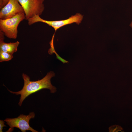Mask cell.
Returning a JSON list of instances; mask_svg holds the SVG:
<instances>
[{
    "label": "cell",
    "mask_w": 132,
    "mask_h": 132,
    "mask_svg": "<svg viewBox=\"0 0 132 132\" xmlns=\"http://www.w3.org/2000/svg\"><path fill=\"white\" fill-rule=\"evenodd\" d=\"M55 74L53 71L47 73L45 76L42 79L35 81L30 80L29 77L27 75L23 73L22 78L24 80V85L22 89L17 92H13L9 90L10 92L16 95H21L18 104L21 106L23 100L30 95L43 89H48L50 92L54 93L56 91V88L51 84V79L54 77Z\"/></svg>",
    "instance_id": "obj_1"
},
{
    "label": "cell",
    "mask_w": 132,
    "mask_h": 132,
    "mask_svg": "<svg viewBox=\"0 0 132 132\" xmlns=\"http://www.w3.org/2000/svg\"><path fill=\"white\" fill-rule=\"evenodd\" d=\"M25 19L24 12L10 18L0 19V31L10 39H16L17 36L18 27L20 22Z\"/></svg>",
    "instance_id": "obj_2"
},
{
    "label": "cell",
    "mask_w": 132,
    "mask_h": 132,
    "mask_svg": "<svg viewBox=\"0 0 132 132\" xmlns=\"http://www.w3.org/2000/svg\"><path fill=\"white\" fill-rule=\"evenodd\" d=\"M39 15H35L28 20V24L29 25L38 22H41L47 24L53 27L55 31L65 25L75 23L78 24L82 21L83 16L81 14L77 13L72 15L68 18L63 20L50 21L45 20L41 18Z\"/></svg>",
    "instance_id": "obj_3"
},
{
    "label": "cell",
    "mask_w": 132,
    "mask_h": 132,
    "mask_svg": "<svg viewBox=\"0 0 132 132\" xmlns=\"http://www.w3.org/2000/svg\"><path fill=\"white\" fill-rule=\"evenodd\" d=\"M35 114L33 112L30 113L27 115H20L18 117L14 118H6L4 121L10 127L6 132H11L13 131L14 127L19 128L22 132H26V131H30L32 132H38L31 127L29 124L30 120L34 118Z\"/></svg>",
    "instance_id": "obj_4"
},
{
    "label": "cell",
    "mask_w": 132,
    "mask_h": 132,
    "mask_svg": "<svg viewBox=\"0 0 132 132\" xmlns=\"http://www.w3.org/2000/svg\"><path fill=\"white\" fill-rule=\"evenodd\" d=\"M23 8L25 19H28L35 15H41L44 9V0H18Z\"/></svg>",
    "instance_id": "obj_5"
},
{
    "label": "cell",
    "mask_w": 132,
    "mask_h": 132,
    "mask_svg": "<svg viewBox=\"0 0 132 132\" xmlns=\"http://www.w3.org/2000/svg\"><path fill=\"white\" fill-rule=\"evenodd\" d=\"M23 12H24L23 9L18 0H9L7 4L1 9L0 19L10 18Z\"/></svg>",
    "instance_id": "obj_6"
},
{
    "label": "cell",
    "mask_w": 132,
    "mask_h": 132,
    "mask_svg": "<svg viewBox=\"0 0 132 132\" xmlns=\"http://www.w3.org/2000/svg\"><path fill=\"white\" fill-rule=\"evenodd\" d=\"M4 35V33L0 31V50L13 55L17 51L20 42L18 41L9 43L5 42Z\"/></svg>",
    "instance_id": "obj_7"
},
{
    "label": "cell",
    "mask_w": 132,
    "mask_h": 132,
    "mask_svg": "<svg viewBox=\"0 0 132 132\" xmlns=\"http://www.w3.org/2000/svg\"><path fill=\"white\" fill-rule=\"evenodd\" d=\"M13 57V55L0 50V62L8 61Z\"/></svg>",
    "instance_id": "obj_8"
},
{
    "label": "cell",
    "mask_w": 132,
    "mask_h": 132,
    "mask_svg": "<svg viewBox=\"0 0 132 132\" xmlns=\"http://www.w3.org/2000/svg\"><path fill=\"white\" fill-rule=\"evenodd\" d=\"M9 0H0V8L1 9L8 3Z\"/></svg>",
    "instance_id": "obj_9"
},
{
    "label": "cell",
    "mask_w": 132,
    "mask_h": 132,
    "mask_svg": "<svg viewBox=\"0 0 132 132\" xmlns=\"http://www.w3.org/2000/svg\"><path fill=\"white\" fill-rule=\"evenodd\" d=\"M6 126L4 124V121L3 120H0V132H2V130L4 127H6Z\"/></svg>",
    "instance_id": "obj_10"
},
{
    "label": "cell",
    "mask_w": 132,
    "mask_h": 132,
    "mask_svg": "<svg viewBox=\"0 0 132 132\" xmlns=\"http://www.w3.org/2000/svg\"><path fill=\"white\" fill-rule=\"evenodd\" d=\"M117 126H113L110 127V132H114Z\"/></svg>",
    "instance_id": "obj_11"
},
{
    "label": "cell",
    "mask_w": 132,
    "mask_h": 132,
    "mask_svg": "<svg viewBox=\"0 0 132 132\" xmlns=\"http://www.w3.org/2000/svg\"><path fill=\"white\" fill-rule=\"evenodd\" d=\"M121 127L119 126H117L114 132H116L118 131H121Z\"/></svg>",
    "instance_id": "obj_12"
},
{
    "label": "cell",
    "mask_w": 132,
    "mask_h": 132,
    "mask_svg": "<svg viewBox=\"0 0 132 132\" xmlns=\"http://www.w3.org/2000/svg\"><path fill=\"white\" fill-rule=\"evenodd\" d=\"M130 27H131L132 29V20L130 23Z\"/></svg>",
    "instance_id": "obj_13"
}]
</instances>
